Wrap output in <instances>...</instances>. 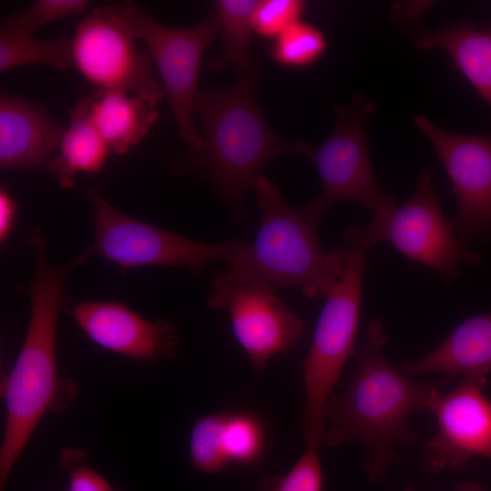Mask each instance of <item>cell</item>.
Listing matches in <instances>:
<instances>
[{"instance_id": "1", "label": "cell", "mask_w": 491, "mask_h": 491, "mask_svg": "<svg viewBox=\"0 0 491 491\" xmlns=\"http://www.w3.org/2000/svg\"><path fill=\"white\" fill-rule=\"evenodd\" d=\"M388 337L382 322L371 319L353 356L356 369L348 388L334 393L325 407L328 423L322 445L333 447L357 443L365 450V469L374 483L386 477V468L402 458L396 446H418L421 436L408 429L414 411L429 410L436 395L451 381L447 376L434 383H421L392 366L383 354Z\"/></svg>"}, {"instance_id": "2", "label": "cell", "mask_w": 491, "mask_h": 491, "mask_svg": "<svg viewBox=\"0 0 491 491\" xmlns=\"http://www.w3.org/2000/svg\"><path fill=\"white\" fill-rule=\"evenodd\" d=\"M35 270L31 282V312L25 336L10 373L2 383L6 420L0 448V491L45 413L62 392L56 371V328L68 275L90 255L85 249L63 266H54L40 225L26 238Z\"/></svg>"}, {"instance_id": "3", "label": "cell", "mask_w": 491, "mask_h": 491, "mask_svg": "<svg viewBox=\"0 0 491 491\" xmlns=\"http://www.w3.org/2000/svg\"><path fill=\"white\" fill-rule=\"evenodd\" d=\"M257 76L237 77L223 88L200 90L195 113L202 148L187 154L180 171L205 177L235 220L246 217V196L259 172L273 160L296 155V144L276 135L259 106Z\"/></svg>"}, {"instance_id": "4", "label": "cell", "mask_w": 491, "mask_h": 491, "mask_svg": "<svg viewBox=\"0 0 491 491\" xmlns=\"http://www.w3.org/2000/svg\"><path fill=\"white\" fill-rule=\"evenodd\" d=\"M261 211L254 240L242 241L216 276L232 282L259 281L275 289L298 286L313 298L326 296L342 276L343 247L326 253L318 225L326 214L317 199L295 207L283 198L276 184L259 175L252 189Z\"/></svg>"}, {"instance_id": "5", "label": "cell", "mask_w": 491, "mask_h": 491, "mask_svg": "<svg viewBox=\"0 0 491 491\" xmlns=\"http://www.w3.org/2000/svg\"><path fill=\"white\" fill-rule=\"evenodd\" d=\"M344 240V272L325 296L312 344L302 364L305 389L302 429L306 446L322 445L326 402L356 346L365 255L369 248L361 227L346 229Z\"/></svg>"}, {"instance_id": "6", "label": "cell", "mask_w": 491, "mask_h": 491, "mask_svg": "<svg viewBox=\"0 0 491 491\" xmlns=\"http://www.w3.org/2000/svg\"><path fill=\"white\" fill-rule=\"evenodd\" d=\"M98 11L126 23L138 39L146 43L163 81L165 95L178 128L179 138L187 145L188 154L202 148V137L195 123L198 74L206 48L218 28L213 17L188 28L158 23L135 2L95 7Z\"/></svg>"}, {"instance_id": "7", "label": "cell", "mask_w": 491, "mask_h": 491, "mask_svg": "<svg viewBox=\"0 0 491 491\" xmlns=\"http://www.w3.org/2000/svg\"><path fill=\"white\" fill-rule=\"evenodd\" d=\"M86 197L94 239L85 249L123 270L161 266L199 274L214 262L227 261L240 243L197 241L133 218L112 206L96 187H90Z\"/></svg>"}, {"instance_id": "8", "label": "cell", "mask_w": 491, "mask_h": 491, "mask_svg": "<svg viewBox=\"0 0 491 491\" xmlns=\"http://www.w3.org/2000/svg\"><path fill=\"white\" fill-rule=\"evenodd\" d=\"M336 123L328 138L318 145L297 140V154L318 173L323 192L317 198L327 212L341 201H354L373 213L372 222L385 220L396 206L382 191L372 166L366 140V119L376 111L372 101L356 95L347 105L335 106Z\"/></svg>"}, {"instance_id": "9", "label": "cell", "mask_w": 491, "mask_h": 491, "mask_svg": "<svg viewBox=\"0 0 491 491\" xmlns=\"http://www.w3.org/2000/svg\"><path fill=\"white\" fill-rule=\"evenodd\" d=\"M369 249L386 240L408 258L456 280L459 265L476 266L481 256L468 249L442 208L431 173L423 169L412 196L380 223L361 227Z\"/></svg>"}, {"instance_id": "10", "label": "cell", "mask_w": 491, "mask_h": 491, "mask_svg": "<svg viewBox=\"0 0 491 491\" xmlns=\"http://www.w3.org/2000/svg\"><path fill=\"white\" fill-rule=\"evenodd\" d=\"M137 39L126 23L94 8L75 27L74 64L97 89L134 92L156 107L165 90L150 55L138 50Z\"/></svg>"}, {"instance_id": "11", "label": "cell", "mask_w": 491, "mask_h": 491, "mask_svg": "<svg viewBox=\"0 0 491 491\" xmlns=\"http://www.w3.org/2000/svg\"><path fill=\"white\" fill-rule=\"evenodd\" d=\"M211 284L207 307L228 312L234 335L256 373L263 372L272 356L293 349L304 335V320L271 286L232 282L218 276Z\"/></svg>"}, {"instance_id": "12", "label": "cell", "mask_w": 491, "mask_h": 491, "mask_svg": "<svg viewBox=\"0 0 491 491\" xmlns=\"http://www.w3.org/2000/svg\"><path fill=\"white\" fill-rule=\"evenodd\" d=\"M413 122L429 139L457 202L453 226L465 242L491 238V135L448 132L423 115Z\"/></svg>"}, {"instance_id": "13", "label": "cell", "mask_w": 491, "mask_h": 491, "mask_svg": "<svg viewBox=\"0 0 491 491\" xmlns=\"http://www.w3.org/2000/svg\"><path fill=\"white\" fill-rule=\"evenodd\" d=\"M486 377L464 376L446 394L439 393L429 410L438 433L424 449V468L464 470L475 456L491 459V401L484 395Z\"/></svg>"}, {"instance_id": "14", "label": "cell", "mask_w": 491, "mask_h": 491, "mask_svg": "<svg viewBox=\"0 0 491 491\" xmlns=\"http://www.w3.org/2000/svg\"><path fill=\"white\" fill-rule=\"evenodd\" d=\"M65 310L92 341L115 354L144 364L176 354L178 332L165 319L147 320L118 302L72 303Z\"/></svg>"}, {"instance_id": "15", "label": "cell", "mask_w": 491, "mask_h": 491, "mask_svg": "<svg viewBox=\"0 0 491 491\" xmlns=\"http://www.w3.org/2000/svg\"><path fill=\"white\" fill-rule=\"evenodd\" d=\"M265 449L263 424L249 413L209 414L197 419L191 429L190 459L202 473L216 474L231 463H254Z\"/></svg>"}, {"instance_id": "16", "label": "cell", "mask_w": 491, "mask_h": 491, "mask_svg": "<svg viewBox=\"0 0 491 491\" xmlns=\"http://www.w3.org/2000/svg\"><path fill=\"white\" fill-rule=\"evenodd\" d=\"M65 130L44 105L2 93L0 97L1 169L36 168L45 164Z\"/></svg>"}, {"instance_id": "17", "label": "cell", "mask_w": 491, "mask_h": 491, "mask_svg": "<svg viewBox=\"0 0 491 491\" xmlns=\"http://www.w3.org/2000/svg\"><path fill=\"white\" fill-rule=\"evenodd\" d=\"M406 375L442 372L456 376L486 377L491 374V311L462 322L443 343L422 357L404 362Z\"/></svg>"}, {"instance_id": "18", "label": "cell", "mask_w": 491, "mask_h": 491, "mask_svg": "<svg viewBox=\"0 0 491 491\" xmlns=\"http://www.w3.org/2000/svg\"><path fill=\"white\" fill-rule=\"evenodd\" d=\"M85 98L92 121L109 148L118 155L139 144L159 115L147 101L125 92L96 89Z\"/></svg>"}, {"instance_id": "19", "label": "cell", "mask_w": 491, "mask_h": 491, "mask_svg": "<svg viewBox=\"0 0 491 491\" xmlns=\"http://www.w3.org/2000/svg\"><path fill=\"white\" fill-rule=\"evenodd\" d=\"M415 42L420 49L446 52L491 107V28L452 25L436 31H420Z\"/></svg>"}, {"instance_id": "20", "label": "cell", "mask_w": 491, "mask_h": 491, "mask_svg": "<svg viewBox=\"0 0 491 491\" xmlns=\"http://www.w3.org/2000/svg\"><path fill=\"white\" fill-rule=\"evenodd\" d=\"M70 125L60 142V154L47 162L46 168L62 188L75 185L78 172L98 173L110 148L92 121L85 96L71 109Z\"/></svg>"}, {"instance_id": "21", "label": "cell", "mask_w": 491, "mask_h": 491, "mask_svg": "<svg viewBox=\"0 0 491 491\" xmlns=\"http://www.w3.org/2000/svg\"><path fill=\"white\" fill-rule=\"evenodd\" d=\"M256 1L219 0L214 5L213 18L221 35L222 52L207 67L210 70L235 66L238 77L257 76L251 57L252 13Z\"/></svg>"}, {"instance_id": "22", "label": "cell", "mask_w": 491, "mask_h": 491, "mask_svg": "<svg viewBox=\"0 0 491 491\" xmlns=\"http://www.w3.org/2000/svg\"><path fill=\"white\" fill-rule=\"evenodd\" d=\"M40 64L59 70L75 66L72 39L39 40L0 32V71Z\"/></svg>"}, {"instance_id": "23", "label": "cell", "mask_w": 491, "mask_h": 491, "mask_svg": "<svg viewBox=\"0 0 491 491\" xmlns=\"http://www.w3.org/2000/svg\"><path fill=\"white\" fill-rule=\"evenodd\" d=\"M326 49L324 33L315 25L298 21L275 38L272 59L289 67H306L316 63Z\"/></svg>"}, {"instance_id": "24", "label": "cell", "mask_w": 491, "mask_h": 491, "mask_svg": "<svg viewBox=\"0 0 491 491\" xmlns=\"http://www.w3.org/2000/svg\"><path fill=\"white\" fill-rule=\"evenodd\" d=\"M88 5L86 0H36L25 10L2 18L0 32L33 36L36 29L47 23L70 15L85 14Z\"/></svg>"}, {"instance_id": "25", "label": "cell", "mask_w": 491, "mask_h": 491, "mask_svg": "<svg viewBox=\"0 0 491 491\" xmlns=\"http://www.w3.org/2000/svg\"><path fill=\"white\" fill-rule=\"evenodd\" d=\"M323 473L318 447L306 446L285 475L261 476L252 491H322Z\"/></svg>"}, {"instance_id": "26", "label": "cell", "mask_w": 491, "mask_h": 491, "mask_svg": "<svg viewBox=\"0 0 491 491\" xmlns=\"http://www.w3.org/2000/svg\"><path fill=\"white\" fill-rule=\"evenodd\" d=\"M305 3L299 0L256 1L252 13L254 32L266 38H276L293 24L300 21Z\"/></svg>"}, {"instance_id": "27", "label": "cell", "mask_w": 491, "mask_h": 491, "mask_svg": "<svg viewBox=\"0 0 491 491\" xmlns=\"http://www.w3.org/2000/svg\"><path fill=\"white\" fill-rule=\"evenodd\" d=\"M60 464L68 472L66 491H115L105 478L86 465L84 451L64 449Z\"/></svg>"}, {"instance_id": "28", "label": "cell", "mask_w": 491, "mask_h": 491, "mask_svg": "<svg viewBox=\"0 0 491 491\" xmlns=\"http://www.w3.org/2000/svg\"><path fill=\"white\" fill-rule=\"evenodd\" d=\"M16 216V205L12 196L2 188L0 191V239L5 241L9 235Z\"/></svg>"}, {"instance_id": "29", "label": "cell", "mask_w": 491, "mask_h": 491, "mask_svg": "<svg viewBox=\"0 0 491 491\" xmlns=\"http://www.w3.org/2000/svg\"><path fill=\"white\" fill-rule=\"evenodd\" d=\"M455 491H486L476 483H466L456 487Z\"/></svg>"}]
</instances>
